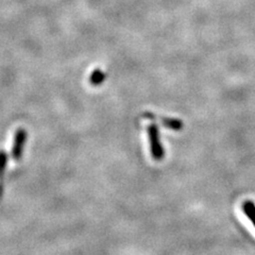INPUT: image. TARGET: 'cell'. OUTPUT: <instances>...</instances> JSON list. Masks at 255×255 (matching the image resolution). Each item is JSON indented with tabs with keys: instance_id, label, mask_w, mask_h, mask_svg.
<instances>
[{
	"instance_id": "6da1fadb",
	"label": "cell",
	"mask_w": 255,
	"mask_h": 255,
	"mask_svg": "<svg viewBox=\"0 0 255 255\" xmlns=\"http://www.w3.org/2000/svg\"><path fill=\"white\" fill-rule=\"evenodd\" d=\"M148 134H149V140H150V148H151V154L155 159H161L164 157V150L163 146L161 145L157 131V126L155 124L150 125L148 128Z\"/></svg>"
},
{
	"instance_id": "7a4b0ae2",
	"label": "cell",
	"mask_w": 255,
	"mask_h": 255,
	"mask_svg": "<svg viewBox=\"0 0 255 255\" xmlns=\"http://www.w3.org/2000/svg\"><path fill=\"white\" fill-rule=\"evenodd\" d=\"M27 140V132L23 129H18L15 133L13 148H12V156L14 159H19L22 154V149Z\"/></svg>"
},
{
	"instance_id": "3957f363",
	"label": "cell",
	"mask_w": 255,
	"mask_h": 255,
	"mask_svg": "<svg viewBox=\"0 0 255 255\" xmlns=\"http://www.w3.org/2000/svg\"><path fill=\"white\" fill-rule=\"evenodd\" d=\"M105 80H106V74L100 69L94 70L90 77V82L95 86H98L99 84H101L103 81H105Z\"/></svg>"
},
{
	"instance_id": "277c9868",
	"label": "cell",
	"mask_w": 255,
	"mask_h": 255,
	"mask_svg": "<svg viewBox=\"0 0 255 255\" xmlns=\"http://www.w3.org/2000/svg\"><path fill=\"white\" fill-rule=\"evenodd\" d=\"M243 210L255 227V205L253 204V202L245 201L243 204Z\"/></svg>"
},
{
	"instance_id": "5b68a950",
	"label": "cell",
	"mask_w": 255,
	"mask_h": 255,
	"mask_svg": "<svg viewBox=\"0 0 255 255\" xmlns=\"http://www.w3.org/2000/svg\"><path fill=\"white\" fill-rule=\"evenodd\" d=\"M6 161H7V157H6L5 152L4 151H0V187H1V180H2L3 173H4Z\"/></svg>"
}]
</instances>
